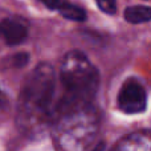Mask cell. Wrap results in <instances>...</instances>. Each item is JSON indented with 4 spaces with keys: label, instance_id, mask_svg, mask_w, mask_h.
Returning a JSON list of instances; mask_svg holds the SVG:
<instances>
[{
    "label": "cell",
    "instance_id": "6da1fadb",
    "mask_svg": "<svg viewBox=\"0 0 151 151\" xmlns=\"http://www.w3.org/2000/svg\"><path fill=\"white\" fill-rule=\"evenodd\" d=\"M56 78L49 64H40L27 78L17 106V125L21 131L37 137L50 127L55 115Z\"/></svg>",
    "mask_w": 151,
    "mask_h": 151
},
{
    "label": "cell",
    "instance_id": "7a4b0ae2",
    "mask_svg": "<svg viewBox=\"0 0 151 151\" xmlns=\"http://www.w3.org/2000/svg\"><path fill=\"white\" fill-rule=\"evenodd\" d=\"M64 96L56 102L55 115L91 105L98 89V72L82 52L72 50L64 57L60 69Z\"/></svg>",
    "mask_w": 151,
    "mask_h": 151
},
{
    "label": "cell",
    "instance_id": "3957f363",
    "mask_svg": "<svg viewBox=\"0 0 151 151\" xmlns=\"http://www.w3.org/2000/svg\"><path fill=\"white\" fill-rule=\"evenodd\" d=\"M56 151H89L99 131V118L93 105L57 114L50 123Z\"/></svg>",
    "mask_w": 151,
    "mask_h": 151
},
{
    "label": "cell",
    "instance_id": "277c9868",
    "mask_svg": "<svg viewBox=\"0 0 151 151\" xmlns=\"http://www.w3.org/2000/svg\"><path fill=\"white\" fill-rule=\"evenodd\" d=\"M117 104L126 114H139L147 107V93L143 85L135 80H127L118 93Z\"/></svg>",
    "mask_w": 151,
    "mask_h": 151
},
{
    "label": "cell",
    "instance_id": "5b68a950",
    "mask_svg": "<svg viewBox=\"0 0 151 151\" xmlns=\"http://www.w3.org/2000/svg\"><path fill=\"white\" fill-rule=\"evenodd\" d=\"M110 151H151V141L149 133H137L121 138Z\"/></svg>",
    "mask_w": 151,
    "mask_h": 151
},
{
    "label": "cell",
    "instance_id": "8992f818",
    "mask_svg": "<svg viewBox=\"0 0 151 151\" xmlns=\"http://www.w3.org/2000/svg\"><path fill=\"white\" fill-rule=\"evenodd\" d=\"M27 27L17 20H3L0 23V35L5 39L8 45H17L27 37Z\"/></svg>",
    "mask_w": 151,
    "mask_h": 151
},
{
    "label": "cell",
    "instance_id": "52a82bcc",
    "mask_svg": "<svg viewBox=\"0 0 151 151\" xmlns=\"http://www.w3.org/2000/svg\"><path fill=\"white\" fill-rule=\"evenodd\" d=\"M125 19L131 24L147 23L151 19V9L146 5H134L125 11Z\"/></svg>",
    "mask_w": 151,
    "mask_h": 151
},
{
    "label": "cell",
    "instance_id": "ba28073f",
    "mask_svg": "<svg viewBox=\"0 0 151 151\" xmlns=\"http://www.w3.org/2000/svg\"><path fill=\"white\" fill-rule=\"evenodd\" d=\"M60 13L63 17L68 19V20L72 21H85L86 19V12L82 9V8L77 7V5L73 4H64L63 7L60 8Z\"/></svg>",
    "mask_w": 151,
    "mask_h": 151
},
{
    "label": "cell",
    "instance_id": "9c48e42d",
    "mask_svg": "<svg viewBox=\"0 0 151 151\" xmlns=\"http://www.w3.org/2000/svg\"><path fill=\"white\" fill-rule=\"evenodd\" d=\"M96 1L102 12L107 13V15H114L117 12V1L115 0H96Z\"/></svg>",
    "mask_w": 151,
    "mask_h": 151
},
{
    "label": "cell",
    "instance_id": "30bf717a",
    "mask_svg": "<svg viewBox=\"0 0 151 151\" xmlns=\"http://www.w3.org/2000/svg\"><path fill=\"white\" fill-rule=\"evenodd\" d=\"M29 60V56L27 53H19L12 57V66L15 68H23Z\"/></svg>",
    "mask_w": 151,
    "mask_h": 151
},
{
    "label": "cell",
    "instance_id": "8fae6325",
    "mask_svg": "<svg viewBox=\"0 0 151 151\" xmlns=\"http://www.w3.org/2000/svg\"><path fill=\"white\" fill-rule=\"evenodd\" d=\"M42 4H45L50 9H60L64 4H66V0H40Z\"/></svg>",
    "mask_w": 151,
    "mask_h": 151
},
{
    "label": "cell",
    "instance_id": "7c38bea8",
    "mask_svg": "<svg viewBox=\"0 0 151 151\" xmlns=\"http://www.w3.org/2000/svg\"><path fill=\"white\" fill-rule=\"evenodd\" d=\"M4 104H5V96L1 93V91H0V107H1Z\"/></svg>",
    "mask_w": 151,
    "mask_h": 151
}]
</instances>
